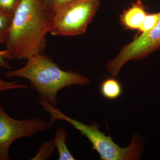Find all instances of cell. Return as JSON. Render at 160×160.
Wrapping results in <instances>:
<instances>
[{
	"instance_id": "cell-1",
	"label": "cell",
	"mask_w": 160,
	"mask_h": 160,
	"mask_svg": "<svg viewBox=\"0 0 160 160\" xmlns=\"http://www.w3.org/2000/svg\"><path fill=\"white\" fill-rule=\"evenodd\" d=\"M52 12L43 0H22L14 12L5 44L9 60H28L43 53Z\"/></svg>"
},
{
	"instance_id": "cell-2",
	"label": "cell",
	"mask_w": 160,
	"mask_h": 160,
	"mask_svg": "<svg viewBox=\"0 0 160 160\" xmlns=\"http://www.w3.org/2000/svg\"><path fill=\"white\" fill-rule=\"evenodd\" d=\"M5 75L29 80L32 88L38 94L40 101L47 102L55 108H57V97L60 90L73 85L90 83L88 78L77 72L61 69L52 59L43 53L31 57L24 67L7 71Z\"/></svg>"
},
{
	"instance_id": "cell-3",
	"label": "cell",
	"mask_w": 160,
	"mask_h": 160,
	"mask_svg": "<svg viewBox=\"0 0 160 160\" xmlns=\"http://www.w3.org/2000/svg\"><path fill=\"white\" fill-rule=\"evenodd\" d=\"M42 106L44 110L50 115L51 118L49 122L52 126L59 120L70 123L80 131L81 134L87 138L92 145V150H95L99 154L101 160H138L144 152V140L138 135L133 136L128 147L122 148L114 142L111 136H106L100 131L99 125L98 123H92L88 126L67 116L59 109L53 107L49 103L43 102Z\"/></svg>"
},
{
	"instance_id": "cell-4",
	"label": "cell",
	"mask_w": 160,
	"mask_h": 160,
	"mask_svg": "<svg viewBox=\"0 0 160 160\" xmlns=\"http://www.w3.org/2000/svg\"><path fill=\"white\" fill-rule=\"evenodd\" d=\"M100 0H73L52 12L50 33L52 36L84 34L93 20Z\"/></svg>"
},
{
	"instance_id": "cell-5",
	"label": "cell",
	"mask_w": 160,
	"mask_h": 160,
	"mask_svg": "<svg viewBox=\"0 0 160 160\" xmlns=\"http://www.w3.org/2000/svg\"><path fill=\"white\" fill-rule=\"evenodd\" d=\"M51 127L49 122L39 118H12L6 114L0 104V160L10 159L9 148L16 140L30 137Z\"/></svg>"
},
{
	"instance_id": "cell-6",
	"label": "cell",
	"mask_w": 160,
	"mask_h": 160,
	"mask_svg": "<svg viewBox=\"0 0 160 160\" xmlns=\"http://www.w3.org/2000/svg\"><path fill=\"white\" fill-rule=\"evenodd\" d=\"M159 13V19L153 29L123 46L117 56L107 63V69L112 77L117 76L127 62L145 58L160 49V12Z\"/></svg>"
},
{
	"instance_id": "cell-7",
	"label": "cell",
	"mask_w": 160,
	"mask_h": 160,
	"mask_svg": "<svg viewBox=\"0 0 160 160\" xmlns=\"http://www.w3.org/2000/svg\"><path fill=\"white\" fill-rule=\"evenodd\" d=\"M147 13L142 1L138 0L121 15L120 22L126 29L138 30Z\"/></svg>"
},
{
	"instance_id": "cell-8",
	"label": "cell",
	"mask_w": 160,
	"mask_h": 160,
	"mask_svg": "<svg viewBox=\"0 0 160 160\" xmlns=\"http://www.w3.org/2000/svg\"><path fill=\"white\" fill-rule=\"evenodd\" d=\"M100 91L103 97L109 100L118 98L123 92L121 83L113 78H108L103 81L100 85Z\"/></svg>"
},
{
	"instance_id": "cell-9",
	"label": "cell",
	"mask_w": 160,
	"mask_h": 160,
	"mask_svg": "<svg viewBox=\"0 0 160 160\" xmlns=\"http://www.w3.org/2000/svg\"><path fill=\"white\" fill-rule=\"evenodd\" d=\"M67 132L63 127H59L57 129L54 135L55 145L58 152L59 160H74L75 159L69 152L66 146V140L67 138Z\"/></svg>"
},
{
	"instance_id": "cell-10",
	"label": "cell",
	"mask_w": 160,
	"mask_h": 160,
	"mask_svg": "<svg viewBox=\"0 0 160 160\" xmlns=\"http://www.w3.org/2000/svg\"><path fill=\"white\" fill-rule=\"evenodd\" d=\"M55 147L53 140L44 142L40 146L37 153L31 160L48 159L54 153Z\"/></svg>"
},
{
	"instance_id": "cell-11",
	"label": "cell",
	"mask_w": 160,
	"mask_h": 160,
	"mask_svg": "<svg viewBox=\"0 0 160 160\" xmlns=\"http://www.w3.org/2000/svg\"><path fill=\"white\" fill-rule=\"evenodd\" d=\"M160 13H147L138 30L142 33L148 32L156 26L159 19Z\"/></svg>"
},
{
	"instance_id": "cell-12",
	"label": "cell",
	"mask_w": 160,
	"mask_h": 160,
	"mask_svg": "<svg viewBox=\"0 0 160 160\" xmlns=\"http://www.w3.org/2000/svg\"><path fill=\"white\" fill-rule=\"evenodd\" d=\"M8 31L0 32V45L6 43L7 39ZM6 59L9 60V55L7 49L0 51V67L9 69L11 68L9 63ZM2 82V79H0V84Z\"/></svg>"
},
{
	"instance_id": "cell-13",
	"label": "cell",
	"mask_w": 160,
	"mask_h": 160,
	"mask_svg": "<svg viewBox=\"0 0 160 160\" xmlns=\"http://www.w3.org/2000/svg\"><path fill=\"white\" fill-rule=\"evenodd\" d=\"M22 0H0V10L7 14L13 15Z\"/></svg>"
},
{
	"instance_id": "cell-14",
	"label": "cell",
	"mask_w": 160,
	"mask_h": 160,
	"mask_svg": "<svg viewBox=\"0 0 160 160\" xmlns=\"http://www.w3.org/2000/svg\"><path fill=\"white\" fill-rule=\"evenodd\" d=\"M13 15L7 14L0 10V32L8 30L11 25Z\"/></svg>"
},
{
	"instance_id": "cell-15",
	"label": "cell",
	"mask_w": 160,
	"mask_h": 160,
	"mask_svg": "<svg viewBox=\"0 0 160 160\" xmlns=\"http://www.w3.org/2000/svg\"><path fill=\"white\" fill-rule=\"evenodd\" d=\"M52 12L73 0H43Z\"/></svg>"
},
{
	"instance_id": "cell-16",
	"label": "cell",
	"mask_w": 160,
	"mask_h": 160,
	"mask_svg": "<svg viewBox=\"0 0 160 160\" xmlns=\"http://www.w3.org/2000/svg\"><path fill=\"white\" fill-rule=\"evenodd\" d=\"M1 92H2V91H1V90H0V93H1Z\"/></svg>"
}]
</instances>
